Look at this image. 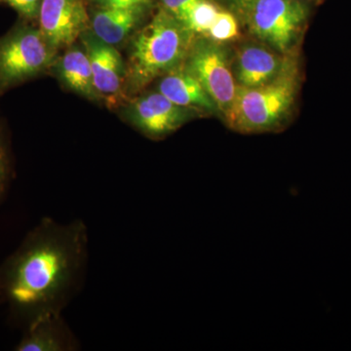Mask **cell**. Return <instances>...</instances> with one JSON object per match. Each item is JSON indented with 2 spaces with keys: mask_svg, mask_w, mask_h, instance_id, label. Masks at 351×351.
<instances>
[{
  "mask_svg": "<svg viewBox=\"0 0 351 351\" xmlns=\"http://www.w3.org/2000/svg\"><path fill=\"white\" fill-rule=\"evenodd\" d=\"M12 175L10 149L5 129L0 124V201L3 199Z\"/></svg>",
  "mask_w": 351,
  "mask_h": 351,
  "instance_id": "e0dca14e",
  "label": "cell"
},
{
  "mask_svg": "<svg viewBox=\"0 0 351 351\" xmlns=\"http://www.w3.org/2000/svg\"><path fill=\"white\" fill-rule=\"evenodd\" d=\"M56 64L58 75L64 86L89 100H100L86 50L77 46L69 47Z\"/></svg>",
  "mask_w": 351,
  "mask_h": 351,
  "instance_id": "4fadbf2b",
  "label": "cell"
},
{
  "mask_svg": "<svg viewBox=\"0 0 351 351\" xmlns=\"http://www.w3.org/2000/svg\"><path fill=\"white\" fill-rule=\"evenodd\" d=\"M191 34L167 11L157 14L132 43L126 68L129 89L138 91L181 63L191 49Z\"/></svg>",
  "mask_w": 351,
  "mask_h": 351,
  "instance_id": "7a4b0ae2",
  "label": "cell"
},
{
  "mask_svg": "<svg viewBox=\"0 0 351 351\" xmlns=\"http://www.w3.org/2000/svg\"><path fill=\"white\" fill-rule=\"evenodd\" d=\"M25 329L16 351H73L80 346L62 314L44 316Z\"/></svg>",
  "mask_w": 351,
  "mask_h": 351,
  "instance_id": "30bf717a",
  "label": "cell"
},
{
  "mask_svg": "<svg viewBox=\"0 0 351 351\" xmlns=\"http://www.w3.org/2000/svg\"><path fill=\"white\" fill-rule=\"evenodd\" d=\"M56 52L38 27L16 25L0 38V94L45 73Z\"/></svg>",
  "mask_w": 351,
  "mask_h": 351,
  "instance_id": "277c9868",
  "label": "cell"
},
{
  "mask_svg": "<svg viewBox=\"0 0 351 351\" xmlns=\"http://www.w3.org/2000/svg\"><path fill=\"white\" fill-rule=\"evenodd\" d=\"M218 13V8L213 3L208 0H202L191 9L182 25L189 32L208 34L216 20Z\"/></svg>",
  "mask_w": 351,
  "mask_h": 351,
  "instance_id": "9a60e30c",
  "label": "cell"
},
{
  "mask_svg": "<svg viewBox=\"0 0 351 351\" xmlns=\"http://www.w3.org/2000/svg\"><path fill=\"white\" fill-rule=\"evenodd\" d=\"M193 108L176 105L160 92H154L141 97L131 104L126 119L152 138H161L181 128L193 119Z\"/></svg>",
  "mask_w": 351,
  "mask_h": 351,
  "instance_id": "52a82bcc",
  "label": "cell"
},
{
  "mask_svg": "<svg viewBox=\"0 0 351 351\" xmlns=\"http://www.w3.org/2000/svg\"><path fill=\"white\" fill-rule=\"evenodd\" d=\"M14 10L19 13L23 19L34 21L38 18L39 9H40L41 0H1Z\"/></svg>",
  "mask_w": 351,
  "mask_h": 351,
  "instance_id": "d6986e66",
  "label": "cell"
},
{
  "mask_svg": "<svg viewBox=\"0 0 351 351\" xmlns=\"http://www.w3.org/2000/svg\"><path fill=\"white\" fill-rule=\"evenodd\" d=\"M289 64L262 46H246L237 57V82L240 86H260L280 75Z\"/></svg>",
  "mask_w": 351,
  "mask_h": 351,
  "instance_id": "8fae6325",
  "label": "cell"
},
{
  "mask_svg": "<svg viewBox=\"0 0 351 351\" xmlns=\"http://www.w3.org/2000/svg\"><path fill=\"white\" fill-rule=\"evenodd\" d=\"M39 27L55 48L71 46L89 25L84 0H41Z\"/></svg>",
  "mask_w": 351,
  "mask_h": 351,
  "instance_id": "ba28073f",
  "label": "cell"
},
{
  "mask_svg": "<svg viewBox=\"0 0 351 351\" xmlns=\"http://www.w3.org/2000/svg\"><path fill=\"white\" fill-rule=\"evenodd\" d=\"M98 8H131L145 7L151 0H90Z\"/></svg>",
  "mask_w": 351,
  "mask_h": 351,
  "instance_id": "ffe728a7",
  "label": "cell"
},
{
  "mask_svg": "<svg viewBox=\"0 0 351 351\" xmlns=\"http://www.w3.org/2000/svg\"><path fill=\"white\" fill-rule=\"evenodd\" d=\"M158 92L181 107L207 112L218 110L197 78L186 68L170 71L159 82Z\"/></svg>",
  "mask_w": 351,
  "mask_h": 351,
  "instance_id": "7c38bea8",
  "label": "cell"
},
{
  "mask_svg": "<svg viewBox=\"0 0 351 351\" xmlns=\"http://www.w3.org/2000/svg\"><path fill=\"white\" fill-rule=\"evenodd\" d=\"M234 1H235V2H237V3H239V5H240V4L243 3V2L245 1V0H234Z\"/></svg>",
  "mask_w": 351,
  "mask_h": 351,
  "instance_id": "44dd1931",
  "label": "cell"
},
{
  "mask_svg": "<svg viewBox=\"0 0 351 351\" xmlns=\"http://www.w3.org/2000/svg\"><path fill=\"white\" fill-rule=\"evenodd\" d=\"M186 69L226 115L232 107L237 86L223 48L213 41H198L189 50Z\"/></svg>",
  "mask_w": 351,
  "mask_h": 351,
  "instance_id": "8992f818",
  "label": "cell"
},
{
  "mask_svg": "<svg viewBox=\"0 0 351 351\" xmlns=\"http://www.w3.org/2000/svg\"><path fill=\"white\" fill-rule=\"evenodd\" d=\"M239 6L251 32L279 52L290 50L306 19L297 0H245Z\"/></svg>",
  "mask_w": 351,
  "mask_h": 351,
  "instance_id": "5b68a950",
  "label": "cell"
},
{
  "mask_svg": "<svg viewBox=\"0 0 351 351\" xmlns=\"http://www.w3.org/2000/svg\"><path fill=\"white\" fill-rule=\"evenodd\" d=\"M208 34L213 40H228L239 34V25L232 14L219 11L218 16Z\"/></svg>",
  "mask_w": 351,
  "mask_h": 351,
  "instance_id": "2e32d148",
  "label": "cell"
},
{
  "mask_svg": "<svg viewBox=\"0 0 351 351\" xmlns=\"http://www.w3.org/2000/svg\"><path fill=\"white\" fill-rule=\"evenodd\" d=\"M86 50L94 85L101 97L115 99L121 93L122 83L126 80V68L121 55L114 46L101 41L91 32L80 36Z\"/></svg>",
  "mask_w": 351,
  "mask_h": 351,
  "instance_id": "9c48e42d",
  "label": "cell"
},
{
  "mask_svg": "<svg viewBox=\"0 0 351 351\" xmlns=\"http://www.w3.org/2000/svg\"><path fill=\"white\" fill-rule=\"evenodd\" d=\"M165 11L184 24L191 9L202 0H161Z\"/></svg>",
  "mask_w": 351,
  "mask_h": 351,
  "instance_id": "ac0fdd59",
  "label": "cell"
},
{
  "mask_svg": "<svg viewBox=\"0 0 351 351\" xmlns=\"http://www.w3.org/2000/svg\"><path fill=\"white\" fill-rule=\"evenodd\" d=\"M0 1H1V0H0Z\"/></svg>",
  "mask_w": 351,
  "mask_h": 351,
  "instance_id": "7402d4cb",
  "label": "cell"
},
{
  "mask_svg": "<svg viewBox=\"0 0 351 351\" xmlns=\"http://www.w3.org/2000/svg\"><path fill=\"white\" fill-rule=\"evenodd\" d=\"M88 232L80 219L43 218L0 265V298L24 327L62 314L82 285Z\"/></svg>",
  "mask_w": 351,
  "mask_h": 351,
  "instance_id": "6da1fadb",
  "label": "cell"
},
{
  "mask_svg": "<svg viewBox=\"0 0 351 351\" xmlns=\"http://www.w3.org/2000/svg\"><path fill=\"white\" fill-rule=\"evenodd\" d=\"M145 8H98L91 19L95 36L110 45L121 43L135 29Z\"/></svg>",
  "mask_w": 351,
  "mask_h": 351,
  "instance_id": "5bb4252c",
  "label": "cell"
},
{
  "mask_svg": "<svg viewBox=\"0 0 351 351\" xmlns=\"http://www.w3.org/2000/svg\"><path fill=\"white\" fill-rule=\"evenodd\" d=\"M297 93V73L289 64L278 76L257 87L237 86L232 107L225 115L230 128L258 133L280 126Z\"/></svg>",
  "mask_w": 351,
  "mask_h": 351,
  "instance_id": "3957f363",
  "label": "cell"
}]
</instances>
